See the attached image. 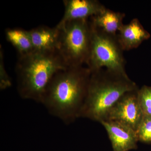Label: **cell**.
I'll return each mask as SVG.
<instances>
[{
	"label": "cell",
	"instance_id": "8",
	"mask_svg": "<svg viewBox=\"0 0 151 151\" xmlns=\"http://www.w3.org/2000/svg\"><path fill=\"white\" fill-rule=\"evenodd\" d=\"M63 3L64 14L57 26L71 21L88 19L106 8L97 0H64Z\"/></svg>",
	"mask_w": 151,
	"mask_h": 151
},
{
	"label": "cell",
	"instance_id": "4",
	"mask_svg": "<svg viewBox=\"0 0 151 151\" xmlns=\"http://www.w3.org/2000/svg\"><path fill=\"white\" fill-rule=\"evenodd\" d=\"M56 26L60 29L58 51L68 67L86 65L91 43L89 19L71 21Z\"/></svg>",
	"mask_w": 151,
	"mask_h": 151
},
{
	"label": "cell",
	"instance_id": "11",
	"mask_svg": "<svg viewBox=\"0 0 151 151\" xmlns=\"http://www.w3.org/2000/svg\"><path fill=\"white\" fill-rule=\"evenodd\" d=\"M125 14L114 12L105 8L100 13L89 19L92 26L106 34L116 36L117 33L124 25L123 20Z\"/></svg>",
	"mask_w": 151,
	"mask_h": 151
},
{
	"label": "cell",
	"instance_id": "5",
	"mask_svg": "<svg viewBox=\"0 0 151 151\" xmlns=\"http://www.w3.org/2000/svg\"><path fill=\"white\" fill-rule=\"evenodd\" d=\"M90 25L91 43L86 67L91 72L105 68L120 73H127L124 51L116 36L106 34L90 23Z\"/></svg>",
	"mask_w": 151,
	"mask_h": 151
},
{
	"label": "cell",
	"instance_id": "3",
	"mask_svg": "<svg viewBox=\"0 0 151 151\" xmlns=\"http://www.w3.org/2000/svg\"><path fill=\"white\" fill-rule=\"evenodd\" d=\"M68 67L58 50L34 51L19 56L15 70L19 95L22 99L41 103L52 78Z\"/></svg>",
	"mask_w": 151,
	"mask_h": 151
},
{
	"label": "cell",
	"instance_id": "12",
	"mask_svg": "<svg viewBox=\"0 0 151 151\" xmlns=\"http://www.w3.org/2000/svg\"><path fill=\"white\" fill-rule=\"evenodd\" d=\"M6 39L17 50L19 56H24L34 51L28 31L19 28H8Z\"/></svg>",
	"mask_w": 151,
	"mask_h": 151
},
{
	"label": "cell",
	"instance_id": "10",
	"mask_svg": "<svg viewBox=\"0 0 151 151\" xmlns=\"http://www.w3.org/2000/svg\"><path fill=\"white\" fill-rule=\"evenodd\" d=\"M35 51H53L59 46L60 29L57 27L41 26L28 31Z\"/></svg>",
	"mask_w": 151,
	"mask_h": 151
},
{
	"label": "cell",
	"instance_id": "7",
	"mask_svg": "<svg viewBox=\"0 0 151 151\" xmlns=\"http://www.w3.org/2000/svg\"><path fill=\"white\" fill-rule=\"evenodd\" d=\"M100 123L108 133L113 151H129L137 149L139 140L137 132L132 128L116 121L107 120Z\"/></svg>",
	"mask_w": 151,
	"mask_h": 151
},
{
	"label": "cell",
	"instance_id": "9",
	"mask_svg": "<svg viewBox=\"0 0 151 151\" xmlns=\"http://www.w3.org/2000/svg\"><path fill=\"white\" fill-rule=\"evenodd\" d=\"M150 35L145 29L138 19L124 24L116 35L117 40L123 51L137 48Z\"/></svg>",
	"mask_w": 151,
	"mask_h": 151
},
{
	"label": "cell",
	"instance_id": "15",
	"mask_svg": "<svg viewBox=\"0 0 151 151\" xmlns=\"http://www.w3.org/2000/svg\"><path fill=\"white\" fill-rule=\"evenodd\" d=\"M12 82L4 65V54L3 50L1 46L0 49V89L1 90H5L10 87Z\"/></svg>",
	"mask_w": 151,
	"mask_h": 151
},
{
	"label": "cell",
	"instance_id": "13",
	"mask_svg": "<svg viewBox=\"0 0 151 151\" xmlns=\"http://www.w3.org/2000/svg\"><path fill=\"white\" fill-rule=\"evenodd\" d=\"M138 98L144 115L151 116V86L144 85L139 89Z\"/></svg>",
	"mask_w": 151,
	"mask_h": 151
},
{
	"label": "cell",
	"instance_id": "14",
	"mask_svg": "<svg viewBox=\"0 0 151 151\" xmlns=\"http://www.w3.org/2000/svg\"><path fill=\"white\" fill-rule=\"evenodd\" d=\"M137 134L139 141L147 144L151 143V116L144 115Z\"/></svg>",
	"mask_w": 151,
	"mask_h": 151
},
{
	"label": "cell",
	"instance_id": "1",
	"mask_svg": "<svg viewBox=\"0 0 151 151\" xmlns=\"http://www.w3.org/2000/svg\"><path fill=\"white\" fill-rule=\"evenodd\" d=\"M91 73L84 66L60 70L50 82L41 103L50 114L64 124L72 123L79 118Z\"/></svg>",
	"mask_w": 151,
	"mask_h": 151
},
{
	"label": "cell",
	"instance_id": "6",
	"mask_svg": "<svg viewBox=\"0 0 151 151\" xmlns=\"http://www.w3.org/2000/svg\"><path fill=\"white\" fill-rule=\"evenodd\" d=\"M139 89L125 93L111 108L104 121L120 122L137 132L144 116L138 101Z\"/></svg>",
	"mask_w": 151,
	"mask_h": 151
},
{
	"label": "cell",
	"instance_id": "2",
	"mask_svg": "<svg viewBox=\"0 0 151 151\" xmlns=\"http://www.w3.org/2000/svg\"><path fill=\"white\" fill-rule=\"evenodd\" d=\"M87 92L79 118L101 122L126 92L139 89L127 73L101 68L91 72Z\"/></svg>",
	"mask_w": 151,
	"mask_h": 151
}]
</instances>
